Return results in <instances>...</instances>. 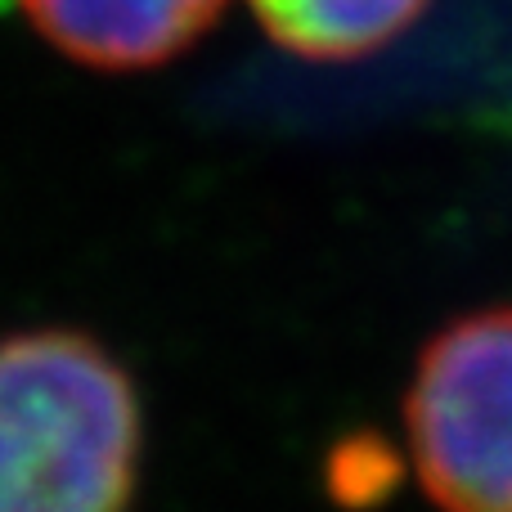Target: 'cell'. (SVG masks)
I'll return each instance as SVG.
<instances>
[{"label": "cell", "mask_w": 512, "mask_h": 512, "mask_svg": "<svg viewBox=\"0 0 512 512\" xmlns=\"http://www.w3.org/2000/svg\"><path fill=\"white\" fill-rule=\"evenodd\" d=\"M144 405L81 328L0 337V512H131Z\"/></svg>", "instance_id": "obj_1"}, {"label": "cell", "mask_w": 512, "mask_h": 512, "mask_svg": "<svg viewBox=\"0 0 512 512\" xmlns=\"http://www.w3.org/2000/svg\"><path fill=\"white\" fill-rule=\"evenodd\" d=\"M405 436L441 512H512V301L468 310L423 342Z\"/></svg>", "instance_id": "obj_2"}, {"label": "cell", "mask_w": 512, "mask_h": 512, "mask_svg": "<svg viewBox=\"0 0 512 512\" xmlns=\"http://www.w3.org/2000/svg\"><path fill=\"white\" fill-rule=\"evenodd\" d=\"M32 27L72 63L135 72L185 54L225 0H23Z\"/></svg>", "instance_id": "obj_3"}, {"label": "cell", "mask_w": 512, "mask_h": 512, "mask_svg": "<svg viewBox=\"0 0 512 512\" xmlns=\"http://www.w3.org/2000/svg\"><path fill=\"white\" fill-rule=\"evenodd\" d=\"M274 45L310 63H351L405 36L427 0H248Z\"/></svg>", "instance_id": "obj_4"}]
</instances>
